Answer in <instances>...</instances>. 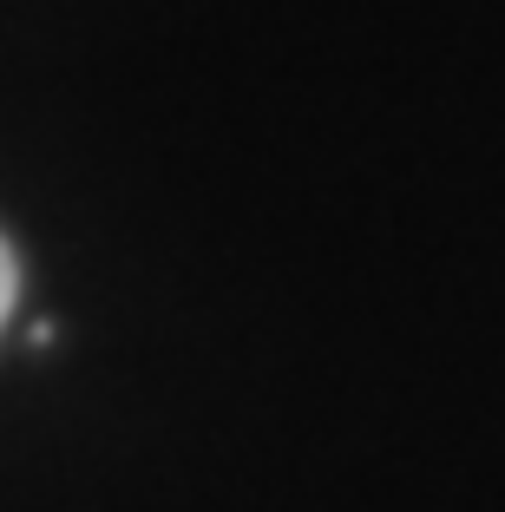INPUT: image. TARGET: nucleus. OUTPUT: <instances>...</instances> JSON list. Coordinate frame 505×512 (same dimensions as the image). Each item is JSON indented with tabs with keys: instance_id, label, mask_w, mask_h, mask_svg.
I'll use <instances>...</instances> for the list:
<instances>
[{
	"instance_id": "1",
	"label": "nucleus",
	"mask_w": 505,
	"mask_h": 512,
	"mask_svg": "<svg viewBox=\"0 0 505 512\" xmlns=\"http://www.w3.org/2000/svg\"><path fill=\"white\" fill-rule=\"evenodd\" d=\"M14 289H20V270H14V250L0 243V322H7V309H14Z\"/></svg>"
}]
</instances>
